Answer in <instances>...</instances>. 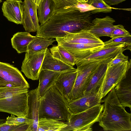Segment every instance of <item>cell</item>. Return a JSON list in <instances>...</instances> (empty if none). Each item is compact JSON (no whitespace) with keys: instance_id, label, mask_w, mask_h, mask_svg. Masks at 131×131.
<instances>
[{"instance_id":"obj_21","label":"cell","mask_w":131,"mask_h":131,"mask_svg":"<svg viewBox=\"0 0 131 131\" xmlns=\"http://www.w3.org/2000/svg\"><path fill=\"white\" fill-rule=\"evenodd\" d=\"M117 97L124 107L131 108V80L126 77L121 81L115 87Z\"/></svg>"},{"instance_id":"obj_19","label":"cell","mask_w":131,"mask_h":131,"mask_svg":"<svg viewBox=\"0 0 131 131\" xmlns=\"http://www.w3.org/2000/svg\"><path fill=\"white\" fill-rule=\"evenodd\" d=\"M112 59H107L100 64L92 76L84 92V95L95 93L101 89L108 63Z\"/></svg>"},{"instance_id":"obj_18","label":"cell","mask_w":131,"mask_h":131,"mask_svg":"<svg viewBox=\"0 0 131 131\" xmlns=\"http://www.w3.org/2000/svg\"><path fill=\"white\" fill-rule=\"evenodd\" d=\"M40 100L38 87L35 89L29 91L28 110L27 118L32 121L30 131H37Z\"/></svg>"},{"instance_id":"obj_5","label":"cell","mask_w":131,"mask_h":131,"mask_svg":"<svg viewBox=\"0 0 131 131\" xmlns=\"http://www.w3.org/2000/svg\"><path fill=\"white\" fill-rule=\"evenodd\" d=\"M100 60L77 66V75L74 84L69 94L68 101L81 98L84 93L91 79L99 65L106 60Z\"/></svg>"},{"instance_id":"obj_6","label":"cell","mask_w":131,"mask_h":131,"mask_svg":"<svg viewBox=\"0 0 131 131\" xmlns=\"http://www.w3.org/2000/svg\"><path fill=\"white\" fill-rule=\"evenodd\" d=\"M131 67L130 59L113 66H107L101 88L102 99L126 77Z\"/></svg>"},{"instance_id":"obj_40","label":"cell","mask_w":131,"mask_h":131,"mask_svg":"<svg viewBox=\"0 0 131 131\" xmlns=\"http://www.w3.org/2000/svg\"><path fill=\"white\" fill-rule=\"evenodd\" d=\"M88 1V0H86Z\"/></svg>"},{"instance_id":"obj_11","label":"cell","mask_w":131,"mask_h":131,"mask_svg":"<svg viewBox=\"0 0 131 131\" xmlns=\"http://www.w3.org/2000/svg\"><path fill=\"white\" fill-rule=\"evenodd\" d=\"M101 89L94 93L87 94L81 98L67 102L68 108L72 114L79 113L101 104Z\"/></svg>"},{"instance_id":"obj_35","label":"cell","mask_w":131,"mask_h":131,"mask_svg":"<svg viewBox=\"0 0 131 131\" xmlns=\"http://www.w3.org/2000/svg\"><path fill=\"white\" fill-rule=\"evenodd\" d=\"M123 52L121 51L117 53L113 58L108 63L107 66H113L122 62L128 60V57L124 55Z\"/></svg>"},{"instance_id":"obj_33","label":"cell","mask_w":131,"mask_h":131,"mask_svg":"<svg viewBox=\"0 0 131 131\" xmlns=\"http://www.w3.org/2000/svg\"><path fill=\"white\" fill-rule=\"evenodd\" d=\"M6 123L9 125H18L24 123H28L31 125V127L32 121L31 119L25 117H16L15 115L11 114L10 116H8L6 118Z\"/></svg>"},{"instance_id":"obj_15","label":"cell","mask_w":131,"mask_h":131,"mask_svg":"<svg viewBox=\"0 0 131 131\" xmlns=\"http://www.w3.org/2000/svg\"><path fill=\"white\" fill-rule=\"evenodd\" d=\"M56 40L84 45L104 44V42L99 38L96 37L88 30H83L74 33H67L64 36L56 38Z\"/></svg>"},{"instance_id":"obj_9","label":"cell","mask_w":131,"mask_h":131,"mask_svg":"<svg viewBox=\"0 0 131 131\" xmlns=\"http://www.w3.org/2000/svg\"><path fill=\"white\" fill-rule=\"evenodd\" d=\"M47 49L38 52L29 50L26 52L21 71L28 79L38 80Z\"/></svg>"},{"instance_id":"obj_31","label":"cell","mask_w":131,"mask_h":131,"mask_svg":"<svg viewBox=\"0 0 131 131\" xmlns=\"http://www.w3.org/2000/svg\"><path fill=\"white\" fill-rule=\"evenodd\" d=\"M28 91V89L16 87L0 88V100Z\"/></svg>"},{"instance_id":"obj_14","label":"cell","mask_w":131,"mask_h":131,"mask_svg":"<svg viewBox=\"0 0 131 131\" xmlns=\"http://www.w3.org/2000/svg\"><path fill=\"white\" fill-rule=\"evenodd\" d=\"M3 15L9 21L17 24H22L24 9L21 0H6L2 7Z\"/></svg>"},{"instance_id":"obj_26","label":"cell","mask_w":131,"mask_h":131,"mask_svg":"<svg viewBox=\"0 0 131 131\" xmlns=\"http://www.w3.org/2000/svg\"><path fill=\"white\" fill-rule=\"evenodd\" d=\"M50 51L53 57L69 65L73 66L77 62L72 54L59 45L53 46Z\"/></svg>"},{"instance_id":"obj_36","label":"cell","mask_w":131,"mask_h":131,"mask_svg":"<svg viewBox=\"0 0 131 131\" xmlns=\"http://www.w3.org/2000/svg\"><path fill=\"white\" fill-rule=\"evenodd\" d=\"M72 7H75L81 12L92 11L95 9L92 6L89 4L87 2H79Z\"/></svg>"},{"instance_id":"obj_29","label":"cell","mask_w":131,"mask_h":131,"mask_svg":"<svg viewBox=\"0 0 131 131\" xmlns=\"http://www.w3.org/2000/svg\"><path fill=\"white\" fill-rule=\"evenodd\" d=\"M31 125L24 123L18 125H9L6 123V119L0 118V131H30Z\"/></svg>"},{"instance_id":"obj_30","label":"cell","mask_w":131,"mask_h":131,"mask_svg":"<svg viewBox=\"0 0 131 131\" xmlns=\"http://www.w3.org/2000/svg\"><path fill=\"white\" fill-rule=\"evenodd\" d=\"M55 4L54 13L64 8L72 7L79 2L85 3L86 0H52Z\"/></svg>"},{"instance_id":"obj_38","label":"cell","mask_w":131,"mask_h":131,"mask_svg":"<svg viewBox=\"0 0 131 131\" xmlns=\"http://www.w3.org/2000/svg\"><path fill=\"white\" fill-rule=\"evenodd\" d=\"M36 5L38 9V7L42 0H31Z\"/></svg>"},{"instance_id":"obj_7","label":"cell","mask_w":131,"mask_h":131,"mask_svg":"<svg viewBox=\"0 0 131 131\" xmlns=\"http://www.w3.org/2000/svg\"><path fill=\"white\" fill-rule=\"evenodd\" d=\"M28 91L0 100V112L27 118L28 110Z\"/></svg>"},{"instance_id":"obj_20","label":"cell","mask_w":131,"mask_h":131,"mask_svg":"<svg viewBox=\"0 0 131 131\" xmlns=\"http://www.w3.org/2000/svg\"><path fill=\"white\" fill-rule=\"evenodd\" d=\"M77 71L61 73L56 79L54 85L67 101L73 87Z\"/></svg>"},{"instance_id":"obj_4","label":"cell","mask_w":131,"mask_h":131,"mask_svg":"<svg viewBox=\"0 0 131 131\" xmlns=\"http://www.w3.org/2000/svg\"><path fill=\"white\" fill-rule=\"evenodd\" d=\"M104 108L101 104L82 112L72 114L68 121L67 126L61 131H90L92 126L99 121Z\"/></svg>"},{"instance_id":"obj_25","label":"cell","mask_w":131,"mask_h":131,"mask_svg":"<svg viewBox=\"0 0 131 131\" xmlns=\"http://www.w3.org/2000/svg\"><path fill=\"white\" fill-rule=\"evenodd\" d=\"M67 125L63 122L45 117L39 118L37 131H61Z\"/></svg>"},{"instance_id":"obj_17","label":"cell","mask_w":131,"mask_h":131,"mask_svg":"<svg viewBox=\"0 0 131 131\" xmlns=\"http://www.w3.org/2000/svg\"><path fill=\"white\" fill-rule=\"evenodd\" d=\"M48 70L61 73L77 71V69L53 57L47 48L42 63L41 71Z\"/></svg>"},{"instance_id":"obj_10","label":"cell","mask_w":131,"mask_h":131,"mask_svg":"<svg viewBox=\"0 0 131 131\" xmlns=\"http://www.w3.org/2000/svg\"><path fill=\"white\" fill-rule=\"evenodd\" d=\"M128 49L125 43L104 45L103 47L87 57L77 62V66L97 61L113 59L119 52Z\"/></svg>"},{"instance_id":"obj_28","label":"cell","mask_w":131,"mask_h":131,"mask_svg":"<svg viewBox=\"0 0 131 131\" xmlns=\"http://www.w3.org/2000/svg\"><path fill=\"white\" fill-rule=\"evenodd\" d=\"M87 3L95 9L91 11L92 14L101 12L110 13L113 8L107 4L103 0H88Z\"/></svg>"},{"instance_id":"obj_39","label":"cell","mask_w":131,"mask_h":131,"mask_svg":"<svg viewBox=\"0 0 131 131\" xmlns=\"http://www.w3.org/2000/svg\"><path fill=\"white\" fill-rule=\"evenodd\" d=\"M2 2V0H0V3Z\"/></svg>"},{"instance_id":"obj_1","label":"cell","mask_w":131,"mask_h":131,"mask_svg":"<svg viewBox=\"0 0 131 131\" xmlns=\"http://www.w3.org/2000/svg\"><path fill=\"white\" fill-rule=\"evenodd\" d=\"M91 11L81 12L75 7L55 13L45 24L40 25L36 36L48 39L62 37L67 33L88 30L92 24Z\"/></svg>"},{"instance_id":"obj_22","label":"cell","mask_w":131,"mask_h":131,"mask_svg":"<svg viewBox=\"0 0 131 131\" xmlns=\"http://www.w3.org/2000/svg\"><path fill=\"white\" fill-rule=\"evenodd\" d=\"M61 73L48 70H41L38 76V93L40 99L51 87L54 85L55 81Z\"/></svg>"},{"instance_id":"obj_16","label":"cell","mask_w":131,"mask_h":131,"mask_svg":"<svg viewBox=\"0 0 131 131\" xmlns=\"http://www.w3.org/2000/svg\"><path fill=\"white\" fill-rule=\"evenodd\" d=\"M115 20L108 16L100 18H96L92 21V24L88 30L97 38L102 36L110 37Z\"/></svg>"},{"instance_id":"obj_23","label":"cell","mask_w":131,"mask_h":131,"mask_svg":"<svg viewBox=\"0 0 131 131\" xmlns=\"http://www.w3.org/2000/svg\"><path fill=\"white\" fill-rule=\"evenodd\" d=\"M37 37L27 32H19L15 34L11 39L13 47L19 53L26 52L30 42Z\"/></svg>"},{"instance_id":"obj_8","label":"cell","mask_w":131,"mask_h":131,"mask_svg":"<svg viewBox=\"0 0 131 131\" xmlns=\"http://www.w3.org/2000/svg\"><path fill=\"white\" fill-rule=\"evenodd\" d=\"M12 87L29 89L30 86L17 68L9 63L0 61V88Z\"/></svg>"},{"instance_id":"obj_34","label":"cell","mask_w":131,"mask_h":131,"mask_svg":"<svg viewBox=\"0 0 131 131\" xmlns=\"http://www.w3.org/2000/svg\"><path fill=\"white\" fill-rule=\"evenodd\" d=\"M130 35L129 32L125 29L123 25L119 24L114 25L110 37L112 38Z\"/></svg>"},{"instance_id":"obj_27","label":"cell","mask_w":131,"mask_h":131,"mask_svg":"<svg viewBox=\"0 0 131 131\" xmlns=\"http://www.w3.org/2000/svg\"><path fill=\"white\" fill-rule=\"evenodd\" d=\"M56 41L53 39H48L37 36L28 45V51L38 52L46 49Z\"/></svg>"},{"instance_id":"obj_24","label":"cell","mask_w":131,"mask_h":131,"mask_svg":"<svg viewBox=\"0 0 131 131\" xmlns=\"http://www.w3.org/2000/svg\"><path fill=\"white\" fill-rule=\"evenodd\" d=\"M55 5L52 0H42L37 9L39 22L42 25L46 23L54 13Z\"/></svg>"},{"instance_id":"obj_2","label":"cell","mask_w":131,"mask_h":131,"mask_svg":"<svg viewBox=\"0 0 131 131\" xmlns=\"http://www.w3.org/2000/svg\"><path fill=\"white\" fill-rule=\"evenodd\" d=\"M101 102H104L103 112L99 125L105 131L131 130V114L127 112L119 101L115 88Z\"/></svg>"},{"instance_id":"obj_12","label":"cell","mask_w":131,"mask_h":131,"mask_svg":"<svg viewBox=\"0 0 131 131\" xmlns=\"http://www.w3.org/2000/svg\"><path fill=\"white\" fill-rule=\"evenodd\" d=\"M56 41L58 45L61 47L73 56L77 62L101 49L104 45V44L84 45Z\"/></svg>"},{"instance_id":"obj_32","label":"cell","mask_w":131,"mask_h":131,"mask_svg":"<svg viewBox=\"0 0 131 131\" xmlns=\"http://www.w3.org/2000/svg\"><path fill=\"white\" fill-rule=\"evenodd\" d=\"M104 45H116L125 43L128 50H131V35L119 37L112 38L110 40L104 42Z\"/></svg>"},{"instance_id":"obj_37","label":"cell","mask_w":131,"mask_h":131,"mask_svg":"<svg viewBox=\"0 0 131 131\" xmlns=\"http://www.w3.org/2000/svg\"><path fill=\"white\" fill-rule=\"evenodd\" d=\"M109 6L117 4L126 0H103Z\"/></svg>"},{"instance_id":"obj_3","label":"cell","mask_w":131,"mask_h":131,"mask_svg":"<svg viewBox=\"0 0 131 131\" xmlns=\"http://www.w3.org/2000/svg\"><path fill=\"white\" fill-rule=\"evenodd\" d=\"M67 102L54 85L40 99L39 118H52L66 123L72 114Z\"/></svg>"},{"instance_id":"obj_13","label":"cell","mask_w":131,"mask_h":131,"mask_svg":"<svg viewBox=\"0 0 131 131\" xmlns=\"http://www.w3.org/2000/svg\"><path fill=\"white\" fill-rule=\"evenodd\" d=\"M23 3L24 9L22 25L27 32H37L40 28L37 6L31 0H24Z\"/></svg>"}]
</instances>
